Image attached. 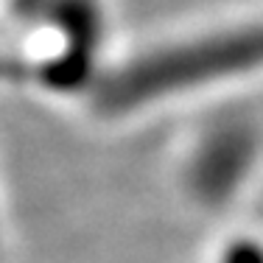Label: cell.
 Here are the masks:
<instances>
[{
    "label": "cell",
    "mask_w": 263,
    "mask_h": 263,
    "mask_svg": "<svg viewBox=\"0 0 263 263\" xmlns=\"http://www.w3.org/2000/svg\"><path fill=\"white\" fill-rule=\"evenodd\" d=\"M3 216V213H0ZM6 258H3V218H0V263H3Z\"/></svg>",
    "instance_id": "1"
}]
</instances>
